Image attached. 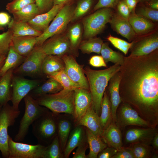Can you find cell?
Instances as JSON below:
<instances>
[{"mask_svg":"<svg viewBox=\"0 0 158 158\" xmlns=\"http://www.w3.org/2000/svg\"><path fill=\"white\" fill-rule=\"evenodd\" d=\"M121 0H98L94 7V10L96 11L103 8L115 9Z\"/></svg>","mask_w":158,"mask_h":158,"instance_id":"cell-46","label":"cell"},{"mask_svg":"<svg viewBox=\"0 0 158 158\" xmlns=\"http://www.w3.org/2000/svg\"><path fill=\"white\" fill-rule=\"evenodd\" d=\"M86 139L84 126L77 125L70 134L63 152V157L68 158L72 151Z\"/></svg>","mask_w":158,"mask_h":158,"instance_id":"cell-24","label":"cell"},{"mask_svg":"<svg viewBox=\"0 0 158 158\" xmlns=\"http://www.w3.org/2000/svg\"><path fill=\"white\" fill-rule=\"evenodd\" d=\"M112 158H135V157L129 148L122 147L118 150L116 153Z\"/></svg>","mask_w":158,"mask_h":158,"instance_id":"cell-50","label":"cell"},{"mask_svg":"<svg viewBox=\"0 0 158 158\" xmlns=\"http://www.w3.org/2000/svg\"><path fill=\"white\" fill-rule=\"evenodd\" d=\"M103 42L100 37L92 38L81 41L78 47L83 54H99Z\"/></svg>","mask_w":158,"mask_h":158,"instance_id":"cell-37","label":"cell"},{"mask_svg":"<svg viewBox=\"0 0 158 158\" xmlns=\"http://www.w3.org/2000/svg\"><path fill=\"white\" fill-rule=\"evenodd\" d=\"M116 8L120 15L126 19H128L130 12L124 0H121L117 4Z\"/></svg>","mask_w":158,"mask_h":158,"instance_id":"cell-48","label":"cell"},{"mask_svg":"<svg viewBox=\"0 0 158 158\" xmlns=\"http://www.w3.org/2000/svg\"><path fill=\"white\" fill-rule=\"evenodd\" d=\"M135 13L145 18L152 21L157 22L158 21V11L152 9L140 3L138 7L136 9Z\"/></svg>","mask_w":158,"mask_h":158,"instance_id":"cell-42","label":"cell"},{"mask_svg":"<svg viewBox=\"0 0 158 158\" xmlns=\"http://www.w3.org/2000/svg\"><path fill=\"white\" fill-rule=\"evenodd\" d=\"M70 41L72 55L77 56L78 49L81 42L82 28L79 23H77L71 26L66 34Z\"/></svg>","mask_w":158,"mask_h":158,"instance_id":"cell-32","label":"cell"},{"mask_svg":"<svg viewBox=\"0 0 158 158\" xmlns=\"http://www.w3.org/2000/svg\"><path fill=\"white\" fill-rule=\"evenodd\" d=\"M2 106H1V105H0V111L1 109V108H2Z\"/></svg>","mask_w":158,"mask_h":158,"instance_id":"cell-61","label":"cell"},{"mask_svg":"<svg viewBox=\"0 0 158 158\" xmlns=\"http://www.w3.org/2000/svg\"><path fill=\"white\" fill-rule=\"evenodd\" d=\"M57 115V126L61 150L63 152L66 147L72 127L71 121L68 118Z\"/></svg>","mask_w":158,"mask_h":158,"instance_id":"cell-31","label":"cell"},{"mask_svg":"<svg viewBox=\"0 0 158 158\" xmlns=\"http://www.w3.org/2000/svg\"><path fill=\"white\" fill-rule=\"evenodd\" d=\"M93 0H79L75 8L71 22H75L86 14L91 8Z\"/></svg>","mask_w":158,"mask_h":158,"instance_id":"cell-40","label":"cell"},{"mask_svg":"<svg viewBox=\"0 0 158 158\" xmlns=\"http://www.w3.org/2000/svg\"><path fill=\"white\" fill-rule=\"evenodd\" d=\"M131 13L128 20L135 33L146 34L154 30L155 25L152 21L137 14L135 10Z\"/></svg>","mask_w":158,"mask_h":158,"instance_id":"cell-25","label":"cell"},{"mask_svg":"<svg viewBox=\"0 0 158 158\" xmlns=\"http://www.w3.org/2000/svg\"><path fill=\"white\" fill-rule=\"evenodd\" d=\"M34 3H35V0H13L7 4L6 9L10 13L13 14L26 6Z\"/></svg>","mask_w":158,"mask_h":158,"instance_id":"cell-45","label":"cell"},{"mask_svg":"<svg viewBox=\"0 0 158 158\" xmlns=\"http://www.w3.org/2000/svg\"><path fill=\"white\" fill-rule=\"evenodd\" d=\"M89 63L91 66L95 67H106L107 65L102 56L95 55L90 58Z\"/></svg>","mask_w":158,"mask_h":158,"instance_id":"cell-52","label":"cell"},{"mask_svg":"<svg viewBox=\"0 0 158 158\" xmlns=\"http://www.w3.org/2000/svg\"><path fill=\"white\" fill-rule=\"evenodd\" d=\"M72 0H53V6L60 4H66L70 3Z\"/></svg>","mask_w":158,"mask_h":158,"instance_id":"cell-57","label":"cell"},{"mask_svg":"<svg viewBox=\"0 0 158 158\" xmlns=\"http://www.w3.org/2000/svg\"><path fill=\"white\" fill-rule=\"evenodd\" d=\"M121 65L115 64L102 70H95L89 66L84 68L89 83L92 97V105L96 113L99 116L101 104L106 87L111 79L118 72Z\"/></svg>","mask_w":158,"mask_h":158,"instance_id":"cell-2","label":"cell"},{"mask_svg":"<svg viewBox=\"0 0 158 158\" xmlns=\"http://www.w3.org/2000/svg\"><path fill=\"white\" fill-rule=\"evenodd\" d=\"M8 29L11 32L13 36H40L42 32L31 27L27 22L17 21L13 18L8 24Z\"/></svg>","mask_w":158,"mask_h":158,"instance_id":"cell-28","label":"cell"},{"mask_svg":"<svg viewBox=\"0 0 158 158\" xmlns=\"http://www.w3.org/2000/svg\"><path fill=\"white\" fill-rule=\"evenodd\" d=\"M4 30V28L2 26L0 25V30Z\"/></svg>","mask_w":158,"mask_h":158,"instance_id":"cell-60","label":"cell"},{"mask_svg":"<svg viewBox=\"0 0 158 158\" xmlns=\"http://www.w3.org/2000/svg\"><path fill=\"white\" fill-rule=\"evenodd\" d=\"M43 84L40 85L28 94L34 99L46 94L56 93L63 89L61 85L56 80L51 78Z\"/></svg>","mask_w":158,"mask_h":158,"instance_id":"cell-30","label":"cell"},{"mask_svg":"<svg viewBox=\"0 0 158 158\" xmlns=\"http://www.w3.org/2000/svg\"><path fill=\"white\" fill-rule=\"evenodd\" d=\"M63 157L57 135L49 145L46 146L42 158H61Z\"/></svg>","mask_w":158,"mask_h":158,"instance_id":"cell-38","label":"cell"},{"mask_svg":"<svg viewBox=\"0 0 158 158\" xmlns=\"http://www.w3.org/2000/svg\"><path fill=\"white\" fill-rule=\"evenodd\" d=\"M88 147V145L86 139L77 147L78 148L73 158H87L85 152Z\"/></svg>","mask_w":158,"mask_h":158,"instance_id":"cell-49","label":"cell"},{"mask_svg":"<svg viewBox=\"0 0 158 158\" xmlns=\"http://www.w3.org/2000/svg\"><path fill=\"white\" fill-rule=\"evenodd\" d=\"M113 13L112 8H103L85 18L83 20V37L88 39L99 33L109 22Z\"/></svg>","mask_w":158,"mask_h":158,"instance_id":"cell-7","label":"cell"},{"mask_svg":"<svg viewBox=\"0 0 158 158\" xmlns=\"http://www.w3.org/2000/svg\"><path fill=\"white\" fill-rule=\"evenodd\" d=\"M144 4L152 9H158V0H151Z\"/></svg>","mask_w":158,"mask_h":158,"instance_id":"cell-55","label":"cell"},{"mask_svg":"<svg viewBox=\"0 0 158 158\" xmlns=\"http://www.w3.org/2000/svg\"><path fill=\"white\" fill-rule=\"evenodd\" d=\"M132 151L135 158H148L152 155V150L149 145L140 143H131L128 147Z\"/></svg>","mask_w":158,"mask_h":158,"instance_id":"cell-39","label":"cell"},{"mask_svg":"<svg viewBox=\"0 0 158 158\" xmlns=\"http://www.w3.org/2000/svg\"><path fill=\"white\" fill-rule=\"evenodd\" d=\"M157 51L125 57L119 71L122 101L130 105L152 128L158 124V58Z\"/></svg>","mask_w":158,"mask_h":158,"instance_id":"cell-1","label":"cell"},{"mask_svg":"<svg viewBox=\"0 0 158 158\" xmlns=\"http://www.w3.org/2000/svg\"><path fill=\"white\" fill-rule=\"evenodd\" d=\"M158 48V34L154 32L133 42L130 56H138L148 54Z\"/></svg>","mask_w":158,"mask_h":158,"instance_id":"cell-15","label":"cell"},{"mask_svg":"<svg viewBox=\"0 0 158 158\" xmlns=\"http://www.w3.org/2000/svg\"><path fill=\"white\" fill-rule=\"evenodd\" d=\"M156 128H131L126 132L125 140L127 143H140L149 145L158 133Z\"/></svg>","mask_w":158,"mask_h":158,"instance_id":"cell-17","label":"cell"},{"mask_svg":"<svg viewBox=\"0 0 158 158\" xmlns=\"http://www.w3.org/2000/svg\"><path fill=\"white\" fill-rule=\"evenodd\" d=\"M107 39L115 47L122 52L125 55L127 54L133 43V42L129 43L124 40L112 36L110 35L107 37Z\"/></svg>","mask_w":158,"mask_h":158,"instance_id":"cell-44","label":"cell"},{"mask_svg":"<svg viewBox=\"0 0 158 158\" xmlns=\"http://www.w3.org/2000/svg\"><path fill=\"white\" fill-rule=\"evenodd\" d=\"M65 68V63L62 57L46 55L42 64V72L47 76L64 70Z\"/></svg>","mask_w":158,"mask_h":158,"instance_id":"cell-27","label":"cell"},{"mask_svg":"<svg viewBox=\"0 0 158 158\" xmlns=\"http://www.w3.org/2000/svg\"><path fill=\"white\" fill-rule=\"evenodd\" d=\"M128 6L130 13L134 11L138 3V0H124Z\"/></svg>","mask_w":158,"mask_h":158,"instance_id":"cell-54","label":"cell"},{"mask_svg":"<svg viewBox=\"0 0 158 158\" xmlns=\"http://www.w3.org/2000/svg\"><path fill=\"white\" fill-rule=\"evenodd\" d=\"M77 124L86 127L93 134L101 137L103 130L100 125L99 116L95 112L92 104Z\"/></svg>","mask_w":158,"mask_h":158,"instance_id":"cell-19","label":"cell"},{"mask_svg":"<svg viewBox=\"0 0 158 158\" xmlns=\"http://www.w3.org/2000/svg\"><path fill=\"white\" fill-rule=\"evenodd\" d=\"M10 21V16L5 12H0V25L3 26L8 25Z\"/></svg>","mask_w":158,"mask_h":158,"instance_id":"cell-53","label":"cell"},{"mask_svg":"<svg viewBox=\"0 0 158 158\" xmlns=\"http://www.w3.org/2000/svg\"><path fill=\"white\" fill-rule=\"evenodd\" d=\"M46 55L40 47L36 45L23 61L13 71V74L20 76L34 77L42 73V64Z\"/></svg>","mask_w":158,"mask_h":158,"instance_id":"cell-9","label":"cell"},{"mask_svg":"<svg viewBox=\"0 0 158 158\" xmlns=\"http://www.w3.org/2000/svg\"><path fill=\"white\" fill-rule=\"evenodd\" d=\"M115 123L119 128H124L128 125L151 127L148 123L141 118L136 110L124 103L116 113Z\"/></svg>","mask_w":158,"mask_h":158,"instance_id":"cell-14","label":"cell"},{"mask_svg":"<svg viewBox=\"0 0 158 158\" xmlns=\"http://www.w3.org/2000/svg\"><path fill=\"white\" fill-rule=\"evenodd\" d=\"M13 37L12 33L9 29L6 32L0 34V56L7 55L12 45Z\"/></svg>","mask_w":158,"mask_h":158,"instance_id":"cell-43","label":"cell"},{"mask_svg":"<svg viewBox=\"0 0 158 158\" xmlns=\"http://www.w3.org/2000/svg\"><path fill=\"white\" fill-rule=\"evenodd\" d=\"M41 14L35 3L29 4L13 13V18L17 21L27 22Z\"/></svg>","mask_w":158,"mask_h":158,"instance_id":"cell-35","label":"cell"},{"mask_svg":"<svg viewBox=\"0 0 158 158\" xmlns=\"http://www.w3.org/2000/svg\"><path fill=\"white\" fill-rule=\"evenodd\" d=\"M109 23L114 31L129 41L132 40L135 37V33L128 19L123 17L118 13L113 14Z\"/></svg>","mask_w":158,"mask_h":158,"instance_id":"cell-20","label":"cell"},{"mask_svg":"<svg viewBox=\"0 0 158 158\" xmlns=\"http://www.w3.org/2000/svg\"><path fill=\"white\" fill-rule=\"evenodd\" d=\"M7 56H0V72L4 64Z\"/></svg>","mask_w":158,"mask_h":158,"instance_id":"cell-58","label":"cell"},{"mask_svg":"<svg viewBox=\"0 0 158 158\" xmlns=\"http://www.w3.org/2000/svg\"><path fill=\"white\" fill-rule=\"evenodd\" d=\"M75 8L70 3L64 5L56 14L47 28L37 37L36 45L41 46L47 39L61 34L71 22Z\"/></svg>","mask_w":158,"mask_h":158,"instance_id":"cell-6","label":"cell"},{"mask_svg":"<svg viewBox=\"0 0 158 158\" xmlns=\"http://www.w3.org/2000/svg\"><path fill=\"white\" fill-rule=\"evenodd\" d=\"M75 90L63 89L54 94H46L35 99L41 106L56 114H74Z\"/></svg>","mask_w":158,"mask_h":158,"instance_id":"cell-3","label":"cell"},{"mask_svg":"<svg viewBox=\"0 0 158 158\" xmlns=\"http://www.w3.org/2000/svg\"><path fill=\"white\" fill-rule=\"evenodd\" d=\"M40 46L46 55L62 57L67 54L72 55L70 41L66 34H61L53 36Z\"/></svg>","mask_w":158,"mask_h":158,"instance_id":"cell-12","label":"cell"},{"mask_svg":"<svg viewBox=\"0 0 158 158\" xmlns=\"http://www.w3.org/2000/svg\"><path fill=\"white\" fill-rule=\"evenodd\" d=\"M57 115L49 111L32 124V133L38 144L47 146L57 135Z\"/></svg>","mask_w":158,"mask_h":158,"instance_id":"cell-4","label":"cell"},{"mask_svg":"<svg viewBox=\"0 0 158 158\" xmlns=\"http://www.w3.org/2000/svg\"><path fill=\"white\" fill-rule=\"evenodd\" d=\"M37 37L33 36H13L12 45L18 53L26 57L36 45Z\"/></svg>","mask_w":158,"mask_h":158,"instance_id":"cell-21","label":"cell"},{"mask_svg":"<svg viewBox=\"0 0 158 158\" xmlns=\"http://www.w3.org/2000/svg\"><path fill=\"white\" fill-rule=\"evenodd\" d=\"M139 2L145 4L151 0H138Z\"/></svg>","mask_w":158,"mask_h":158,"instance_id":"cell-59","label":"cell"},{"mask_svg":"<svg viewBox=\"0 0 158 158\" xmlns=\"http://www.w3.org/2000/svg\"><path fill=\"white\" fill-rule=\"evenodd\" d=\"M25 57L18 53L11 45L9 49L4 64L0 72V77L4 75L10 69H15L24 61Z\"/></svg>","mask_w":158,"mask_h":158,"instance_id":"cell-33","label":"cell"},{"mask_svg":"<svg viewBox=\"0 0 158 158\" xmlns=\"http://www.w3.org/2000/svg\"><path fill=\"white\" fill-rule=\"evenodd\" d=\"M20 112L7 103L0 111V151L3 157L8 158V127L13 126Z\"/></svg>","mask_w":158,"mask_h":158,"instance_id":"cell-8","label":"cell"},{"mask_svg":"<svg viewBox=\"0 0 158 158\" xmlns=\"http://www.w3.org/2000/svg\"><path fill=\"white\" fill-rule=\"evenodd\" d=\"M35 4L41 14L48 11L53 6V0H35Z\"/></svg>","mask_w":158,"mask_h":158,"instance_id":"cell-47","label":"cell"},{"mask_svg":"<svg viewBox=\"0 0 158 158\" xmlns=\"http://www.w3.org/2000/svg\"><path fill=\"white\" fill-rule=\"evenodd\" d=\"M40 82L38 80L28 79L13 74L12 80L11 100L13 107L16 109H19V105L22 99L40 85Z\"/></svg>","mask_w":158,"mask_h":158,"instance_id":"cell-11","label":"cell"},{"mask_svg":"<svg viewBox=\"0 0 158 158\" xmlns=\"http://www.w3.org/2000/svg\"><path fill=\"white\" fill-rule=\"evenodd\" d=\"M101 137L108 146L117 150L123 147L121 132L115 123L112 122L110 124L103 130Z\"/></svg>","mask_w":158,"mask_h":158,"instance_id":"cell-23","label":"cell"},{"mask_svg":"<svg viewBox=\"0 0 158 158\" xmlns=\"http://www.w3.org/2000/svg\"><path fill=\"white\" fill-rule=\"evenodd\" d=\"M65 5L53 6L48 11L37 15L27 23L35 29L43 32L47 28L50 22Z\"/></svg>","mask_w":158,"mask_h":158,"instance_id":"cell-18","label":"cell"},{"mask_svg":"<svg viewBox=\"0 0 158 158\" xmlns=\"http://www.w3.org/2000/svg\"><path fill=\"white\" fill-rule=\"evenodd\" d=\"M121 79L120 74L119 71L111 79L109 87L112 122L115 123L116 121L117 109L122 101L119 90Z\"/></svg>","mask_w":158,"mask_h":158,"instance_id":"cell-22","label":"cell"},{"mask_svg":"<svg viewBox=\"0 0 158 158\" xmlns=\"http://www.w3.org/2000/svg\"></svg>","mask_w":158,"mask_h":158,"instance_id":"cell-62","label":"cell"},{"mask_svg":"<svg viewBox=\"0 0 158 158\" xmlns=\"http://www.w3.org/2000/svg\"><path fill=\"white\" fill-rule=\"evenodd\" d=\"M87 142L90 148L87 158H97L98 153L108 146L102 137L93 134L88 128H85Z\"/></svg>","mask_w":158,"mask_h":158,"instance_id":"cell-29","label":"cell"},{"mask_svg":"<svg viewBox=\"0 0 158 158\" xmlns=\"http://www.w3.org/2000/svg\"><path fill=\"white\" fill-rule=\"evenodd\" d=\"M100 54L106 63L109 61L116 64L122 65L124 63L125 57L121 54L114 51L109 46V43H103Z\"/></svg>","mask_w":158,"mask_h":158,"instance_id":"cell-36","label":"cell"},{"mask_svg":"<svg viewBox=\"0 0 158 158\" xmlns=\"http://www.w3.org/2000/svg\"><path fill=\"white\" fill-rule=\"evenodd\" d=\"M47 77L48 78H51L56 80L61 85L63 89L75 90L80 88L70 79L64 70Z\"/></svg>","mask_w":158,"mask_h":158,"instance_id":"cell-41","label":"cell"},{"mask_svg":"<svg viewBox=\"0 0 158 158\" xmlns=\"http://www.w3.org/2000/svg\"><path fill=\"white\" fill-rule=\"evenodd\" d=\"M118 150L114 147L108 146L98 154V158H112L117 153Z\"/></svg>","mask_w":158,"mask_h":158,"instance_id":"cell-51","label":"cell"},{"mask_svg":"<svg viewBox=\"0 0 158 158\" xmlns=\"http://www.w3.org/2000/svg\"><path fill=\"white\" fill-rule=\"evenodd\" d=\"M25 109L20 123L19 130L14 140L22 141L28 133L30 126L39 117L49 111L48 109L40 105L37 101L29 94L23 98Z\"/></svg>","mask_w":158,"mask_h":158,"instance_id":"cell-5","label":"cell"},{"mask_svg":"<svg viewBox=\"0 0 158 158\" xmlns=\"http://www.w3.org/2000/svg\"><path fill=\"white\" fill-rule=\"evenodd\" d=\"M14 69V68L10 69L0 77V105L2 106L12 99V80Z\"/></svg>","mask_w":158,"mask_h":158,"instance_id":"cell-26","label":"cell"},{"mask_svg":"<svg viewBox=\"0 0 158 158\" xmlns=\"http://www.w3.org/2000/svg\"><path fill=\"white\" fill-rule=\"evenodd\" d=\"M151 143L153 148L156 150L158 149V133H157L154 137Z\"/></svg>","mask_w":158,"mask_h":158,"instance_id":"cell-56","label":"cell"},{"mask_svg":"<svg viewBox=\"0 0 158 158\" xmlns=\"http://www.w3.org/2000/svg\"><path fill=\"white\" fill-rule=\"evenodd\" d=\"M99 120L101 126L103 130L112 122L111 103L109 97L106 92H104L101 103Z\"/></svg>","mask_w":158,"mask_h":158,"instance_id":"cell-34","label":"cell"},{"mask_svg":"<svg viewBox=\"0 0 158 158\" xmlns=\"http://www.w3.org/2000/svg\"><path fill=\"white\" fill-rule=\"evenodd\" d=\"M62 58L65 64L64 71L72 81L79 87L90 90L83 66L79 64L71 54L64 55Z\"/></svg>","mask_w":158,"mask_h":158,"instance_id":"cell-13","label":"cell"},{"mask_svg":"<svg viewBox=\"0 0 158 158\" xmlns=\"http://www.w3.org/2000/svg\"><path fill=\"white\" fill-rule=\"evenodd\" d=\"M74 114L73 116L77 123L84 115L92 103L90 90L78 88L75 90Z\"/></svg>","mask_w":158,"mask_h":158,"instance_id":"cell-16","label":"cell"},{"mask_svg":"<svg viewBox=\"0 0 158 158\" xmlns=\"http://www.w3.org/2000/svg\"><path fill=\"white\" fill-rule=\"evenodd\" d=\"M8 158H42L46 146L31 145L14 141L9 136Z\"/></svg>","mask_w":158,"mask_h":158,"instance_id":"cell-10","label":"cell"}]
</instances>
